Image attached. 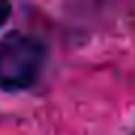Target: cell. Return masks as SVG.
I'll return each instance as SVG.
<instances>
[{
    "label": "cell",
    "mask_w": 135,
    "mask_h": 135,
    "mask_svg": "<svg viewBox=\"0 0 135 135\" xmlns=\"http://www.w3.org/2000/svg\"><path fill=\"white\" fill-rule=\"evenodd\" d=\"M51 59L49 42L27 30L0 34V93L17 95L34 91Z\"/></svg>",
    "instance_id": "1"
},
{
    "label": "cell",
    "mask_w": 135,
    "mask_h": 135,
    "mask_svg": "<svg viewBox=\"0 0 135 135\" xmlns=\"http://www.w3.org/2000/svg\"><path fill=\"white\" fill-rule=\"evenodd\" d=\"M11 15H13V4L11 2H0V30L8 23Z\"/></svg>",
    "instance_id": "2"
},
{
    "label": "cell",
    "mask_w": 135,
    "mask_h": 135,
    "mask_svg": "<svg viewBox=\"0 0 135 135\" xmlns=\"http://www.w3.org/2000/svg\"><path fill=\"white\" fill-rule=\"evenodd\" d=\"M129 135H135V129H133V131H131V133H129Z\"/></svg>",
    "instance_id": "3"
}]
</instances>
